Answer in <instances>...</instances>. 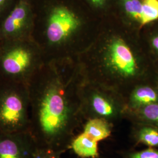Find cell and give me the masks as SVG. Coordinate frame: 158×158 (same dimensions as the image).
Listing matches in <instances>:
<instances>
[{
    "instance_id": "cell-1",
    "label": "cell",
    "mask_w": 158,
    "mask_h": 158,
    "mask_svg": "<svg viewBox=\"0 0 158 158\" xmlns=\"http://www.w3.org/2000/svg\"><path fill=\"white\" fill-rule=\"evenodd\" d=\"M77 59L46 61L29 81V132L38 147L64 152L85 121Z\"/></svg>"
},
{
    "instance_id": "cell-2",
    "label": "cell",
    "mask_w": 158,
    "mask_h": 158,
    "mask_svg": "<svg viewBox=\"0 0 158 158\" xmlns=\"http://www.w3.org/2000/svg\"><path fill=\"white\" fill-rule=\"evenodd\" d=\"M139 31L117 15L100 22L90 45L76 57L83 79L126 96L142 84Z\"/></svg>"
},
{
    "instance_id": "cell-3",
    "label": "cell",
    "mask_w": 158,
    "mask_h": 158,
    "mask_svg": "<svg viewBox=\"0 0 158 158\" xmlns=\"http://www.w3.org/2000/svg\"><path fill=\"white\" fill-rule=\"evenodd\" d=\"M31 38L46 61L76 58L90 45L99 27L80 0H33Z\"/></svg>"
},
{
    "instance_id": "cell-4",
    "label": "cell",
    "mask_w": 158,
    "mask_h": 158,
    "mask_svg": "<svg viewBox=\"0 0 158 158\" xmlns=\"http://www.w3.org/2000/svg\"><path fill=\"white\" fill-rule=\"evenodd\" d=\"M46 61L32 38L3 41L0 48V77L28 84Z\"/></svg>"
},
{
    "instance_id": "cell-5",
    "label": "cell",
    "mask_w": 158,
    "mask_h": 158,
    "mask_svg": "<svg viewBox=\"0 0 158 158\" xmlns=\"http://www.w3.org/2000/svg\"><path fill=\"white\" fill-rule=\"evenodd\" d=\"M79 96L81 110L85 121L102 118L114 124L126 117L124 96L113 89L82 77L79 86Z\"/></svg>"
},
{
    "instance_id": "cell-6",
    "label": "cell",
    "mask_w": 158,
    "mask_h": 158,
    "mask_svg": "<svg viewBox=\"0 0 158 158\" xmlns=\"http://www.w3.org/2000/svg\"><path fill=\"white\" fill-rule=\"evenodd\" d=\"M30 100L28 84L0 80V132H29Z\"/></svg>"
},
{
    "instance_id": "cell-7",
    "label": "cell",
    "mask_w": 158,
    "mask_h": 158,
    "mask_svg": "<svg viewBox=\"0 0 158 158\" xmlns=\"http://www.w3.org/2000/svg\"><path fill=\"white\" fill-rule=\"evenodd\" d=\"M34 22L33 0H17L0 21V38L3 41L31 38Z\"/></svg>"
},
{
    "instance_id": "cell-8",
    "label": "cell",
    "mask_w": 158,
    "mask_h": 158,
    "mask_svg": "<svg viewBox=\"0 0 158 158\" xmlns=\"http://www.w3.org/2000/svg\"><path fill=\"white\" fill-rule=\"evenodd\" d=\"M36 146L29 132H0V158H32Z\"/></svg>"
},
{
    "instance_id": "cell-9",
    "label": "cell",
    "mask_w": 158,
    "mask_h": 158,
    "mask_svg": "<svg viewBox=\"0 0 158 158\" xmlns=\"http://www.w3.org/2000/svg\"><path fill=\"white\" fill-rule=\"evenodd\" d=\"M127 114L144 106L158 102V91L151 86L142 83L135 86L125 96Z\"/></svg>"
},
{
    "instance_id": "cell-10",
    "label": "cell",
    "mask_w": 158,
    "mask_h": 158,
    "mask_svg": "<svg viewBox=\"0 0 158 158\" xmlns=\"http://www.w3.org/2000/svg\"><path fill=\"white\" fill-rule=\"evenodd\" d=\"M116 15L131 28L141 31L142 0H118Z\"/></svg>"
},
{
    "instance_id": "cell-11",
    "label": "cell",
    "mask_w": 158,
    "mask_h": 158,
    "mask_svg": "<svg viewBox=\"0 0 158 158\" xmlns=\"http://www.w3.org/2000/svg\"><path fill=\"white\" fill-rule=\"evenodd\" d=\"M69 148L72 149L79 158L99 157L98 142L93 139L83 132L74 137Z\"/></svg>"
},
{
    "instance_id": "cell-12",
    "label": "cell",
    "mask_w": 158,
    "mask_h": 158,
    "mask_svg": "<svg viewBox=\"0 0 158 158\" xmlns=\"http://www.w3.org/2000/svg\"><path fill=\"white\" fill-rule=\"evenodd\" d=\"M91 14L102 21L116 15L118 0H80Z\"/></svg>"
},
{
    "instance_id": "cell-13",
    "label": "cell",
    "mask_w": 158,
    "mask_h": 158,
    "mask_svg": "<svg viewBox=\"0 0 158 158\" xmlns=\"http://www.w3.org/2000/svg\"><path fill=\"white\" fill-rule=\"evenodd\" d=\"M113 125L104 119H89L83 125V132L96 141L100 142L111 135Z\"/></svg>"
},
{
    "instance_id": "cell-14",
    "label": "cell",
    "mask_w": 158,
    "mask_h": 158,
    "mask_svg": "<svg viewBox=\"0 0 158 158\" xmlns=\"http://www.w3.org/2000/svg\"><path fill=\"white\" fill-rule=\"evenodd\" d=\"M126 117L136 121H144L158 125V102L149 104L127 113Z\"/></svg>"
},
{
    "instance_id": "cell-15",
    "label": "cell",
    "mask_w": 158,
    "mask_h": 158,
    "mask_svg": "<svg viewBox=\"0 0 158 158\" xmlns=\"http://www.w3.org/2000/svg\"><path fill=\"white\" fill-rule=\"evenodd\" d=\"M136 139L150 147H158V128L143 125L135 131Z\"/></svg>"
},
{
    "instance_id": "cell-16",
    "label": "cell",
    "mask_w": 158,
    "mask_h": 158,
    "mask_svg": "<svg viewBox=\"0 0 158 158\" xmlns=\"http://www.w3.org/2000/svg\"><path fill=\"white\" fill-rule=\"evenodd\" d=\"M158 19V0H142V28Z\"/></svg>"
},
{
    "instance_id": "cell-17",
    "label": "cell",
    "mask_w": 158,
    "mask_h": 158,
    "mask_svg": "<svg viewBox=\"0 0 158 158\" xmlns=\"http://www.w3.org/2000/svg\"><path fill=\"white\" fill-rule=\"evenodd\" d=\"M62 151L36 146L32 158H61Z\"/></svg>"
},
{
    "instance_id": "cell-18",
    "label": "cell",
    "mask_w": 158,
    "mask_h": 158,
    "mask_svg": "<svg viewBox=\"0 0 158 158\" xmlns=\"http://www.w3.org/2000/svg\"><path fill=\"white\" fill-rule=\"evenodd\" d=\"M127 158H158V151L151 148L129 153Z\"/></svg>"
},
{
    "instance_id": "cell-19",
    "label": "cell",
    "mask_w": 158,
    "mask_h": 158,
    "mask_svg": "<svg viewBox=\"0 0 158 158\" xmlns=\"http://www.w3.org/2000/svg\"><path fill=\"white\" fill-rule=\"evenodd\" d=\"M17 0H0V21L11 10Z\"/></svg>"
},
{
    "instance_id": "cell-20",
    "label": "cell",
    "mask_w": 158,
    "mask_h": 158,
    "mask_svg": "<svg viewBox=\"0 0 158 158\" xmlns=\"http://www.w3.org/2000/svg\"><path fill=\"white\" fill-rule=\"evenodd\" d=\"M150 45L155 52L158 53V34L152 36L149 40Z\"/></svg>"
},
{
    "instance_id": "cell-21",
    "label": "cell",
    "mask_w": 158,
    "mask_h": 158,
    "mask_svg": "<svg viewBox=\"0 0 158 158\" xmlns=\"http://www.w3.org/2000/svg\"><path fill=\"white\" fill-rule=\"evenodd\" d=\"M2 42H3V40H1V38H0V48H1V46H2Z\"/></svg>"
},
{
    "instance_id": "cell-22",
    "label": "cell",
    "mask_w": 158,
    "mask_h": 158,
    "mask_svg": "<svg viewBox=\"0 0 158 158\" xmlns=\"http://www.w3.org/2000/svg\"><path fill=\"white\" fill-rule=\"evenodd\" d=\"M100 158V157H97V158Z\"/></svg>"
},
{
    "instance_id": "cell-23",
    "label": "cell",
    "mask_w": 158,
    "mask_h": 158,
    "mask_svg": "<svg viewBox=\"0 0 158 158\" xmlns=\"http://www.w3.org/2000/svg\"><path fill=\"white\" fill-rule=\"evenodd\" d=\"M1 77H0V80H1Z\"/></svg>"
}]
</instances>
